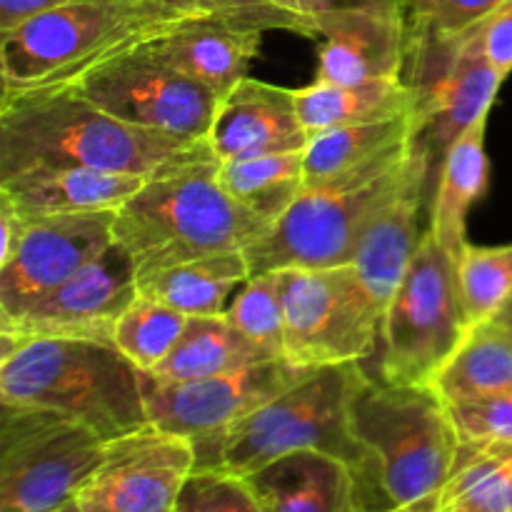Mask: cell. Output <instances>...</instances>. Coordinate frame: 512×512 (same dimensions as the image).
Instances as JSON below:
<instances>
[{
	"instance_id": "obj_1",
	"label": "cell",
	"mask_w": 512,
	"mask_h": 512,
	"mask_svg": "<svg viewBox=\"0 0 512 512\" xmlns=\"http://www.w3.org/2000/svg\"><path fill=\"white\" fill-rule=\"evenodd\" d=\"M220 163L208 138L135 128L73 85L0 95V180L40 168H90L140 178Z\"/></svg>"
},
{
	"instance_id": "obj_2",
	"label": "cell",
	"mask_w": 512,
	"mask_h": 512,
	"mask_svg": "<svg viewBox=\"0 0 512 512\" xmlns=\"http://www.w3.org/2000/svg\"><path fill=\"white\" fill-rule=\"evenodd\" d=\"M365 455L363 512L438 500L460 458L448 403L433 385H393L368 373L350 403Z\"/></svg>"
},
{
	"instance_id": "obj_3",
	"label": "cell",
	"mask_w": 512,
	"mask_h": 512,
	"mask_svg": "<svg viewBox=\"0 0 512 512\" xmlns=\"http://www.w3.org/2000/svg\"><path fill=\"white\" fill-rule=\"evenodd\" d=\"M218 165L145 180L115 213L113 238L133 258L135 273L245 250L265 235L270 225L230 198L218 180Z\"/></svg>"
},
{
	"instance_id": "obj_4",
	"label": "cell",
	"mask_w": 512,
	"mask_h": 512,
	"mask_svg": "<svg viewBox=\"0 0 512 512\" xmlns=\"http://www.w3.org/2000/svg\"><path fill=\"white\" fill-rule=\"evenodd\" d=\"M140 373L115 345L25 340L0 360V403L50 410L113 440L148 425Z\"/></svg>"
},
{
	"instance_id": "obj_5",
	"label": "cell",
	"mask_w": 512,
	"mask_h": 512,
	"mask_svg": "<svg viewBox=\"0 0 512 512\" xmlns=\"http://www.w3.org/2000/svg\"><path fill=\"white\" fill-rule=\"evenodd\" d=\"M368 378L363 363L313 368L285 393L198 448V468L250 475L285 455L315 450L345 460L358 478L365 455L350 428V403Z\"/></svg>"
},
{
	"instance_id": "obj_6",
	"label": "cell",
	"mask_w": 512,
	"mask_h": 512,
	"mask_svg": "<svg viewBox=\"0 0 512 512\" xmlns=\"http://www.w3.org/2000/svg\"><path fill=\"white\" fill-rule=\"evenodd\" d=\"M180 15L150 0H73L0 33L3 93L75 85L113 55L173 28Z\"/></svg>"
},
{
	"instance_id": "obj_7",
	"label": "cell",
	"mask_w": 512,
	"mask_h": 512,
	"mask_svg": "<svg viewBox=\"0 0 512 512\" xmlns=\"http://www.w3.org/2000/svg\"><path fill=\"white\" fill-rule=\"evenodd\" d=\"M410 155L413 140L350 173L305 185L293 208L243 250L250 275L353 263L363 230L403 185Z\"/></svg>"
},
{
	"instance_id": "obj_8",
	"label": "cell",
	"mask_w": 512,
	"mask_h": 512,
	"mask_svg": "<svg viewBox=\"0 0 512 512\" xmlns=\"http://www.w3.org/2000/svg\"><path fill=\"white\" fill-rule=\"evenodd\" d=\"M468 330L455 258L425 230L383 313L375 378L393 385H433Z\"/></svg>"
},
{
	"instance_id": "obj_9",
	"label": "cell",
	"mask_w": 512,
	"mask_h": 512,
	"mask_svg": "<svg viewBox=\"0 0 512 512\" xmlns=\"http://www.w3.org/2000/svg\"><path fill=\"white\" fill-rule=\"evenodd\" d=\"M105 445L78 420L0 403V512H55L73 503Z\"/></svg>"
},
{
	"instance_id": "obj_10",
	"label": "cell",
	"mask_w": 512,
	"mask_h": 512,
	"mask_svg": "<svg viewBox=\"0 0 512 512\" xmlns=\"http://www.w3.org/2000/svg\"><path fill=\"white\" fill-rule=\"evenodd\" d=\"M283 273V358L295 368L365 363L378 348L383 308L353 265Z\"/></svg>"
},
{
	"instance_id": "obj_11",
	"label": "cell",
	"mask_w": 512,
	"mask_h": 512,
	"mask_svg": "<svg viewBox=\"0 0 512 512\" xmlns=\"http://www.w3.org/2000/svg\"><path fill=\"white\" fill-rule=\"evenodd\" d=\"M73 88L123 123L183 138H208L220 103L208 85L165 63L148 40L95 65Z\"/></svg>"
},
{
	"instance_id": "obj_12",
	"label": "cell",
	"mask_w": 512,
	"mask_h": 512,
	"mask_svg": "<svg viewBox=\"0 0 512 512\" xmlns=\"http://www.w3.org/2000/svg\"><path fill=\"white\" fill-rule=\"evenodd\" d=\"M405 83L418 93L413 113V145L425 155L435 183L448 150L490 115L503 75L488 60L483 30L475 25L453 45L405 65Z\"/></svg>"
},
{
	"instance_id": "obj_13",
	"label": "cell",
	"mask_w": 512,
	"mask_h": 512,
	"mask_svg": "<svg viewBox=\"0 0 512 512\" xmlns=\"http://www.w3.org/2000/svg\"><path fill=\"white\" fill-rule=\"evenodd\" d=\"M305 373L278 358L198 380H160L140 373V388L150 425L203 445L285 393Z\"/></svg>"
},
{
	"instance_id": "obj_14",
	"label": "cell",
	"mask_w": 512,
	"mask_h": 512,
	"mask_svg": "<svg viewBox=\"0 0 512 512\" xmlns=\"http://www.w3.org/2000/svg\"><path fill=\"white\" fill-rule=\"evenodd\" d=\"M198 448L155 425L108 440L105 455L75 495L80 512H178Z\"/></svg>"
},
{
	"instance_id": "obj_15",
	"label": "cell",
	"mask_w": 512,
	"mask_h": 512,
	"mask_svg": "<svg viewBox=\"0 0 512 512\" xmlns=\"http://www.w3.org/2000/svg\"><path fill=\"white\" fill-rule=\"evenodd\" d=\"M138 298L135 263L118 243L15 320H0V360L25 340L65 338L113 345L120 315Z\"/></svg>"
},
{
	"instance_id": "obj_16",
	"label": "cell",
	"mask_w": 512,
	"mask_h": 512,
	"mask_svg": "<svg viewBox=\"0 0 512 512\" xmlns=\"http://www.w3.org/2000/svg\"><path fill=\"white\" fill-rule=\"evenodd\" d=\"M115 213H75L28 220L23 240L0 265V320L33 310L45 295L98 260L113 238Z\"/></svg>"
},
{
	"instance_id": "obj_17",
	"label": "cell",
	"mask_w": 512,
	"mask_h": 512,
	"mask_svg": "<svg viewBox=\"0 0 512 512\" xmlns=\"http://www.w3.org/2000/svg\"><path fill=\"white\" fill-rule=\"evenodd\" d=\"M315 38L323 40L318 75L323 83H368L403 78L408 33L400 8L340 10L313 18Z\"/></svg>"
},
{
	"instance_id": "obj_18",
	"label": "cell",
	"mask_w": 512,
	"mask_h": 512,
	"mask_svg": "<svg viewBox=\"0 0 512 512\" xmlns=\"http://www.w3.org/2000/svg\"><path fill=\"white\" fill-rule=\"evenodd\" d=\"M208 140L223 163L273 153H300L308 148L310 135L300 120L295 90L248 75L220 98Z\"/></svg>"
},
{
	"instance_id": "obj_19",
	"label": "cell",
	"mask_w": 512,
	"mask_h": 512,
	"mask_svg": "<svg viewBox=\"0 0 512 512\" xmlns=\"http://www.w3.org/2000/svg\"><path fill=\"white\" fill-rule=\"evenodd\" d=\"M430 193H433V180H430L428 160L413 145L403 185L373 215L368 228L360 235L350 263L383 313L423 243L425 233L420 230V213Z\"/></svg>"
},
{
	"instance_id": "obj_20",
	"label": "cell",
	"mask_w": 512,
	"mask_h": 512,
	"mask_svg": "<svg viewBox=\"0 0 512 512\" xmlns=\"http://www.w3.org/2000/svg\"><path fill=\"white\" fill-rule=\"evenodd\" d=\"M263 35L265 30L243 20L193 15L150 38L148 45L165 63L208 85L218 98H223L240 80L248 78V68L260 53Z\"/></svg>"
},
{
	"instance_id": "obj_21",
	"label": "cell",
	"mask_w": 512,
	"mask_h": 512,
	"mask_svg": "<svg viewBox=\"0 0 512 512\" xmlns=\"http://www.w3.org/2000/svg\"><path fill=\"white\" fill-rule=\"evenodd\" d=\"M148 178L90 168H40L0 180V198L25 220L118 213Z\"/></svg>"
},
{
	"instance_id": "obj_22",
	"label": "cell",
	"mask_w": 512,
	"mask_h": 512,
	"mask_svg": "<svg viewBox=\"0 0 512 512\" xmlns=\"http://www.w3.org/2000/svg\"><path fill=\"white\" fill-rule=\"evenodd\" d=\"M245 480L263 512H363L358 473L328 453L285 455Z\"/></svg>"
},
{
	"instance_id": "obj_23",
	"label": "cell",
	"mask_w": 512,
	"mask_h": 512,
	"mask_svg": "<svg viewBox=\"0 0 512 512\" xmlns=\"http://www.w3.org/2000/svg\"><path fill=\"white\" fill-rule=\"evenodd\" d=\"M485 128L488 118L475 123L448 150L430 193L428 230L455 260L468 248L470 210L488 193L490 160L485 150Z\"/></svg>"
},
{
	"instance_id": "obj_24",
	"label": "cell",
	"mask_w": 512,
	"mask_h": 512,
	"mask_svg": "<svg viewBox=\"0 0 512 512\" xmlns=\"http://www.w3.org/2000/svg\"><path fill=\"white\" fill-rule=\"evenodd\" d=\"M248 278V258L243 250H233L138 275V295L180 310L188 318L225 315L235 290Z\"/></svg>"
},
{
	"instance_id": "obj_25",
	"label": "cell",
	"mask_w": 512,
	"mask_h": 512,
	"mask_svg": "<svg viewBox=\"0 0 512 512\" xmlns=\"http://www.w3.org/2000/svg\"><path fill=\"white\" fill-rule=\"evenodd\" d=\"M298 113L308 135L340 125L413 115L418 93L403 78L368 80V83H323L313 80L308 88L295 90Z\"/></svg>"
},
{
	"instance_id": "obj_26",
	"label": "cell",
	"mask_w": 512,
	"mask_h": 512,
	"mask_svg": "<svg viewBox=\"0 0 512 512\" xmlns=\"http://www.w3.org/2000/svg\"><path fill=\"white\" fill-rule=\"evenodd\" d=\"M433 388L445 403L512 395V330L493 320L473 325Z\"/></svg>"
},
{
	"instance_id": "obj_27",
	"label": "cell",
	"mask_w": 512,
	"mask_h": 512,
	"mask_svg": "<svg viewBox=\"0 0 512 512\" xmlns=\"http://www.w3.org/2000/svg\"><path fill=\"white\" fill-rule=\"evenodd\" d=\"M268 353L240 335L225 315H195L185 323L183 335L168 358L150 370L160 380H198L265 363Z\"/></svg>"
},
{
	"instance_id": "obj_28",
	"label": "cell",
	"mask_w": 512,
	"mask_h": 512,
	"mask_svg": "<svg viewBox=\"0 0 512 512\" xmlns=\"http://www.w3.org/2000/svg\"><path fill=\"white\" fill-rule=\"evenodd\" d=\"M413 140V115L340 125L313 135L303 150L305 185H318L350 173Z\"/></svg>"
},
{
	"instance_id": "obj_29",
	"label": "cell",
	"mask_w": 512,
	"mask_h": 512,
	"mask_svg": "<svg viewBox=\"0 0 512 512\" xmlns=\"http://www.w3.org/2000/svg\"><path fill=\"white\" fill-rule=\"evenodd\" d=\"M218 180L230 198L273 225L305 190L303 150L223 160L218 165Z\"/></svg>"
},
{
	"instance_id": "obj_30",
	"label": "cell",
	"mask_w": 512,
	"mask_h": 512,
	"mask_svg": "<svg viewBox=\"0 0 512 512\" xmlns=\"http://www.w3.org/2000/svg\"><path fill=\"white\" fill-rule=\"evenodd\" d=\"M440 512H512V450H473L460 458L438 495Z\"/></svg>"
},
{
	"instance_id": "obj_31",
	"label": "cell",
	"mask_w": 512,
	"mask_h": 512,
	"mask_svg": "<svg viewBox=\"0 0 512 512\" xmlns=\"http://www.w3.org/2000/svg\"><path fill=\"white\" fill-rule=\"evenodd\" d=\"M505 3L508 0H403L408 63L453 45Z\"/></svg>"
},
{
	"instance_id": "obj_32",
	"label": "cell",
	"mask_w": 512,
	"mask_h": 512,
	"mask_svg": "<svg viewBox=\"0 0 512 512\" xmlns=\"http://www.w3.org/2000/svg\"><path fill=\"white\" fill-rule=\"evenodd\" d=\"M188 315L155 300L138 298L120 315L113 333V345L143 373L158 368L183 335Z\"/></svg>"
},
{
	"instance_id": "obj_33",
	"label": "cell",
	"mask_w": 512,
	"mask_h": 512,
	"mask_svg": "<svg viewBox=\"0 0 512 512\" xmlns=\"http://www.w3.org/2000/svg\"><path fill=\"white\" fill-rule=\"evenodd\" d=\"M460 300L470 328L493 320L512 298V245H470L455 260Z\"/></svg>"
},
{
	"instance_id": "obj_34",
	"label": "cell",
	"mask_w": 512,
	"mask_h": 512,
	"mask_svg": "<svg viewBox=\"0 0 512 512\" xmlns=\"http://www.w3.org/2000/svg\"><path fill=\"white\" fill-rule=\"evenodd\" d=\"M225 320L270 358H283V273L273 270V273L250 275L235 290L225 310Z\"/></svg>"
},
{
	"instance_id": "obj_35",
	"label": "cell",
	"mask_w": 512,
	"mask_h": 512,
	"mask_svg": "<svg viewBox=\"0 0 512 512\" xmlns=\"http://www.w3.org/2000/svg\"><path fill=\"white\" fill-rule=\"evenodd\" d=\"M463 448L512 450V395L448 403Z\"/></svg>"
},
{
	"instance_id": "obj_36",
	"label": "cell",
	"mask_w": 512,
	"mask_h": 512,
	"mask_svg": "<svg viewBox=\"0 0 512 512\" xmlns=\"http://www.w3.org/2000/svg\"><path fill=\"white\" fill-rule=\"evenodd\" d=\"M178 512H263L243 475L195 468L178 500Z\"/></svg>"
},
{
	"instance_id": "obj_37",
	"label": "cell",
	"mask_w": 512,
	"mask_h": 512,
	"mask_svg": "<svg viewBox=\"0 0 512 512\" xmlns=\"http://www.w3.org/2000/svg\"><path fill=\"white\" fill-rule=\"evenodd\" d=\"M180 15H220V18L243 20L260 30H290L303 38H315V25L285 10L268 8L258 0H150Z\"/></svg>"
},
{
	"instance_id": "obj_38",
	"label": "cell",
	"mask_w": 512,
	"mask_h": 512,
	"mask_svg": "<svg viewBox=\"0 0 512 512\" xmlns=\"http://www.w3.org/2000/svg\"><path fill=\"white\" fill-rule=\"evenodd\" d=\"M488 60L503 78L512 73V0L480 23Z\"/></svg>"
},
{
	"instance_id": "obj_39",
	"label": "cell",
	"mask_w": 512,
	"mask_h": 512,
	"mask_svg": "<svg viewBox=\"0 0 512 512\" xmlns=\"http://www.w3.org/2000/svg\"><path fill=\"white\" fill-rule=\"evenodd\" d=\"M305 18H318L325 13H340V10H365V8H400L403 0H295ZM315 25V23H313Z\"/></svg>"
},
{
	"instance_id": "obj_40",
	"label": "cell",
	"mask_w": 512,
	"mask_h": 512,
	"mask_svg": "<svg viewBox=\"0 0 512 512\" xmlns=\"http://www.w3.org/2000/svg\"><path fill=\"white\" fill-rule=\"evenodd\" d=\"M25 228H28V220L20 218L13 205L0 198V265L13 258L20 240H23Z\"/></svg>"
},
{
	"instance_id": "obj_41",
	"label": "cell",
	"mask_w": 512,
	"mask_h": 512,
	"mask_svg": "<svg viewBox=\"0 0 512 512\" xmlns=\"http://www.w3.org/2000/svg\"><path fill=\"white\" fill-rule=\"evenodd\" d=\"M65 3H73V0H0V33L15 28L43 10L58 8Z\"/></svg>"
},
{
	"instance_id": "obj_42",
	"label": "cell",
	"mask_w": 512,
	"mask_h": 512,
	"mask_svg": "<svg viewBox=\"0 0 512 512\" xmlns=\"http://www.w3.org/2000/svg\"><path fill=\"white\" fill-rule=\"evenodd\" d=\"M375 512H440V505H438V500H425V503L400 505V508H385V510H375Z\"/></svg>"
},
{
	"instance_id": "obj_43",
	"label": "cell",
	"mask_w": 512,
	"mask_h": 512,
	"mask_svg": "<svg viewBox=\"0 0 512 512\" xmlns=\"http://www.w3.org/2000/svg\"><path fill=\"white\" fill-rule=\"evenodd\" d=\"M258 3L268 5V8H278V10H285V13H293V15H298V18H305V15L300 13V10H298V5H295V0H258ZM305 20H310V18H305ZM310 23H313V20H310Z\"/></svg>"
},
{
	"instance_id": "obj_44",
	"label": "cell",
	"mask_w": 512,
	"mask_h": 512,
	"mask_svg": "<svg viewBox=\"0 0 512 512\" xmlns=\"http://www.w3.org/2000/svg\"><path fill=\"white\" fill-rule=\"evenodd\" d=\"M493 323H498V325H503V328L512 330V298H510V303L505 305V308L500 310L498 315H495V318H493Z\"/></svg>"
},
{
	"instance_id": "obj_45",
	"label": "cell",
	"mask_w": 512,
	"mask_h": 512,
	"mask_svg": "<svg viewBox=\"0 0 512 512\" xmlns=\"http://www.w3.org/2000/svg\"><path fill=\"white\" fill-rule=\"evenodd\" d=\"M55 512H80V510L75 508V503H68V505H63V508L55 510Z\"/></svg>"
}]
</instances>
